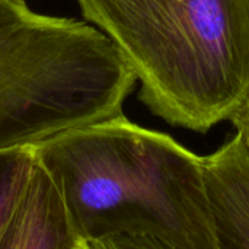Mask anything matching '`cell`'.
<instances>
[{
    "label": "cell",
    "mask_w": 249,
    "mask_h": 249,
    "mask_svg": "<svg viewBox=\"0 0 249 249\" xmlns=\"http://www.w3.org/2000/svg\"><path fill=\"white\" fill-rule=\"evenodd\" d=\"M83 242L146 238L163 249H217L203 158L123 115L32 146Z\"/></svg>",
    "instance_id": "obj_1"
},
{
    "label": "cell",
    "mask_w": 249,
    "mask_h": 249,
    "mask_svg": "<svg viewBox=\"0 0 249 249\" xmlns=\"http://www.w3.org/2000/svg\"><path fill=\"white\" fill-rule=\"evenodd\" d=\"M121 51L140 101L207 133L249 98V0H76Z\"/></svg>",
    "instance_id": "obj_2"
},
{
    "label": "cell",
    "mask_w": 249,
    "mask_h": 249,
    "mask_svg": "<svg viewBox=\"0 0 249 249\" xmlns=\"http://www.w3.org/2000/svg\"><path fill=\"white\" fill-rule=\"evenodd\" d=\"M136 82L96 26L0 0V150L123 115Z\"/></svg>",
    "instance_id": "obj_3"
},
{
    "label": "cell",
    "mask_w": 249,
    "mask_h": 249,
    "mask_svg": "<svg viewBox=\"0 0 249 249\" xmlns=\"http://www.w3.org/2000/svg\"><path fill=\"white\" fill-rule=\"evenodd\" d=\"M217 249H249V147L236 133L203 158Z\"/></svg>",
    "instance_id": "obj_4"
},
{
    "label": "cell",
    "mask_w": 249,
    "mask_h": 249,
    "mask_svg": "<svg viewBox=\"0 0 249 249\" xmlns=\"http://www.w3.org/2000/svg\"><path fill=\"white\" fill-rule=\"evenodd\" d=\"M63 200L48 174L35 166L31 184L12 219L0 249H79Z\"/></svg>",
    "instance_id": "obj_5"
},
{
    "label": "cell",
    "mask_w": 249,
    "mask_h": 249,
    "mask_svg": "<svg viewBox=\"0 0 249 249\" xmlns=\"http://www.w3.org/2000/svg\"><path fill=\"white\" fill-rule=\"evenodd\" d=\"M35 166L32 147L0 150V241L26 194Z\"/></svg>",
    "instance_id": "obj_6"
},
{
    "label": "cell",
    "mask_w": 249,
    "mask_h": 249,
    "mask_svg": "<svg viewBox=\"0 0 249 249\" xmlns=\"http://www.w3.org/2000/svg\"><path fill=\"white\" fill-rule=\"evenodd\" d=\"M82 249H163L146 238L137 236H108L102 239L88 241Z\"/></svg>",
    "instance_id": "obj_7"
},
{
    "label": "cell",
    "mask_w": 249,
    "mask_h": 249,
    "mask_svg": "<svg viewBox=\"0 0 249 249\" xmlns=\"http://www.w3.org/2000/svg\"><path fill=\"white\" fill-rule=\"evenodd\" d=\"M232 124L236 128V133H239L245 143L249 147V98L248 101L238 109V112L231 118Z\"/></svg>",
    "instance_id": "obj_8"
},
{
    "label": "cell",
    "mask_w": 249,
    "mask_h": 249,
    "mask_svg": "<svg viewBox=\"0 0 249 249\" xmlns=\"http://www.w3.org/2000/svg\"><path fill=\"white\" fill-rule=\"evenodd\" d=\"M15 1H19V3H25V0H15Z\"/></svg>",
    "instance_id": "obj_9"
},
{
    "label": "cell",
    "mask_w": 249,
    "mask_h": 249,
    "mask_svg": "<svg viewBox=\"0 0 249 249\" xmlns=\"http://www.w3.org/2000/svg\"><path fill=\"white\" fill-rule=\"evenodd\" d=\"M79 249H82V247H80V248H79Z\"/></svg>",
    "instance_id": "obj_10"
}]
</instances>
